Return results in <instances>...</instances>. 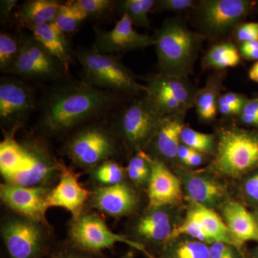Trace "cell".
Listing matches in <instances>:
<instances>
[{
    "mask_svg": "<svg viewBox=\"0 0 258 258\" xmlns=\"http://www.w3.org/2000/svg\"><path fill=\"white\" fill-rule=\"evenodd\" d=\"M118 95L81 80L64 78L54 83L42 97L39 129L48 137L74 132L113 111L119 102Z\"/></svg>",
    "mask_w": 258,
    "mask_h": 258,
    "instance_id": "cell-1",
    "label": "cell"
},
{
    "mask_svg": "<svg viewBox=\"0 0 258 258\" xmlns=\"http://www.w3.org/2000/svg\"><path fill=\"white\" fill-rule=\"evenodd\" d=\"M154 38L159 73L189 77L205 38L181 16L166 19Z\"/></svg>",
    "mask_w": 258,
    "mask_h": 258,
    "instance_id": "cell-2",
    "label": "cell"
},
{
    "mask_svg": "<svg viewBox=\"0 0 258 258\" xmlns=\"http://www.w3.org/2000/svg\"><path fill=\"white\" fill-rule=\"evenodd\" d=\"M216 152L210 169L217 175L240 179L258 169V130L235 124L217 128Z\"/></svg>",
    "mask_w": 258,
    "mask_h": 258,
    "instance_id": "cell-3",
    "label": "cell"
},
{
    "mask_svg": "<svg viewBox=\"0 0 258 258\" xmlns=\"http://www.w3.org/2000/svg\"><path fill=\"white\" fill-rule=\"evenodd\" d=\"M81 66V81L93 87L117 94L144 95L145 84L114 54L101 53L94 47H80L75 52Z\"/></svg>",
    "mask_w": 258,
    "mask_h": 258,
    "instance_id": "cell-4",
    "label": "cell"
},
{
    "mask_svg": "<svg viewBox=\"0 0 258 258\" xmlns=\"http://www.w3.org/2000/svg\"><path fill=\"white\" fill-rule=\"evenodd\" d=\"M255 10L251 0H201L191 10V20L204 38L221 42Z\"/></svg>",
    "mask_w": 258,
    "mask_h": 258,
    "instance_id": "cell-5",
    "label": "cell"
},
{
    "mask_svg": "<svg viewBox=\"0 0 258 258\" xmlns=\"http://www.w3.org/2000/svg\"><path fill=\"white\" fill-rule=\"evenodd\" d=\"M118 141L111 126L95 120L75 130L63 150L75 165L89 171L113 159L118 152Z\"/></svg>",
    "mask_w": 258,
    "mask_h": 258,
    "instance_id": "cell-6",
    "label": "cell"
},
{
    "mask_svg": "<svg viewBox=\"0 0 258 258\" xmlns=\"http://www.w3.org/2000/svg\"><path fill=\"white\" fill-rule=\"evenodd\" d=\"M161 118L144 94L121 108L110 126L128 150L137 153L147 148Z\"/></svg>",
    "mask_w": 258,
    "mask_h": 258,
    "instance_id": "cell-7",
    "label": "cell"
},
{
    "mask_svg": "<svg viewBox=\"0 0 258 258\" xmlns=\"http://www.w3.org/2000/svg\"><path fill=\"white\" fill-rule=\"evenodd\" d=\"M147 92L144 94L161 117L186 115L194 106L197 89L189 77H180L159 73L146 80Z\"/></svg>",
    "mask_w": 258,
    "mask_h": 258,
    "instance_id": "cell-8",
    "label": "cell"
},
{
    "mask_svg": "<svg viewBox=\"0 0 258 258\" xmlns=\"http://www.w3.org/2000/svg\"><path fill=\"white\" fill-rule=\"evenodd\" d=\"M68 235L74 248L88 253H98L122 242L144 252L149 258H154L146 250L143 244L115 233L101 217L93 212L84 211L79 217H72Z\"/></svg>",
    "mask_w": 258,
    "mask_h": 258,
    "instance_id": "cell-9",
    "label": "cell"
},
{
    "mask_svg": "<svg viewBox=\"0 0 258 258\" xmlns=\"http://www.w3.org/2000/svg\"><path fill=\"white\" fill-rule=\"evenodd\" d=\"M21 50L8 74L29 81H56L67 77L63 64L50 53L33 35L21 34Z\"/></svg>",
    "mask_w": 258,
    "mask_h": 258,
    "instance_id": "cell-10",
    "label": "cell"
},
{
    "mask_svg": "<svg viewBox=\"0 0 258 258\" xmlns=\"http://www.w3.org/2000/svg\"><path fill=\"white\" fill-rule=\"evenodd\" d=\"M48 226L14 214L2 222L1 235L10 258H40Z\"/></svg>",
    "mask_w": 258,
    "mask_h": 258,
    "instance_id": "cell-11",
    "label": "cell"
},
{
    "mask_svg": "<svg viewBox=\"0 0 258 258\" xmlns=\"http://www.w3.org/2000/svg\"><path fill=\"white\" fill-rule=\"evenodd\" d=\"M37 108L33 88L15 77L0 81V122L4 132L16 133Z\"/></svg>",
    "mask_w": 258,
    "mask_h": 258,
    "instance_id": "cell-12",
    "label": "cell"
},
{
    "mask_svg": "<svg viewBox=\"0 0 258 258\" xmlns=\"http://www.w3.org/2000/svg\"><path fill=\"white\" fill-rule=\"evenodd\" d=\"M22 145L25 157L18 170L5 179V182L21 186H49L54 176L59 177L63 163L57 161L48 148L38 139H27Z\"/></svg>",
    "mask_w": 258,
    "mask_h": 258,
    "instance_id": "cell-13",
    "label": "cell"
},
{
    "mask_svg": "<svg viewBox=\"0 0 258 258\" xmlns=\"http://www.w3.org/2000/svg\"><path fill=\"white\" fill-rule=\"evenodd\" d=\"M51 189L48 186H21L5 182L0 186V198L14 214L49 227L46 212L50 208L47 199Z\"/></svg>",
    "mask_w": 258,
    "mask_h": 258,
    "instance_id": "cell-14",
    "label": "cell"
},
{
    "mask_svg": "<svg viewBox=\"0 0 258 258\" xmlns=\"http://www.w3.org/2000/svg\"><path fill=\"white\" fill-rule=\"evenodd\" d=\"M176 171L184 193L191 201L212 210L221 209L228 201L225 185L210 169L194 171L181 167Z\"/></svg>",
    "mask_w": 258,
    "mask_h": 258,
    "instance_id": "cell-15",
    "label": "cell"
},
{
    "mask_svg": "<svg viewBox=\"0 0 258 258\" xmlns=\"http://www.w3.org/2000/svg\"><path fill=\"white\" fill-rule=\"evenodd\" d=\"M152 45H154V37L136 31L127 15L122 14L112 30L95 29V42L92 47L101 53L114 54Z\"/></svg>",
    "mask_w": 258,
    "mask_h": 258,
    "instance_id": "cell-16",
    "label": "cell"
},
{
    "mask_svg": "<svg viewBox=\"0 0 258 258\" xmlns=\"http://www.w3.org/2000/svg\"><path fill=\"white\" fill-rule=\"evenodd\" d=\"M139 197L126 181L111 186H98L91 193L90 208L119 219L133 213L139 205Z\"/></svg>",
    "mask_w": 258,
    "mask_h": 258,
    "instance_id": "cell-17",
    "label": "cell"
},
{
    "mask_svg": "<svg viewBox=\"0 0 258 258\" xmlns=\"http://www.w3.org/2000/svg\"><path fill=\"white\" fill-rule=\"evenodd\" d=\"M151 162L152 174L147 186L148 208L179 205L182 202L184 192L181 180L163 161L152 158Z\"/></svg>",
    "mask_w": 258,
    "mask_h": 258,
    "instance_id": "cell-18",
    "label": "cell"
},
{
    "mask_svg": "<svg viewBox=\"0 0 258 258\" xmlns=\"http://www.w3.org/2000/svg\"><path fill=\"white\" fill-rule=\"evenodd\" d=\"M92 191L81 186L79 175L71 168L62 164L58 182L51 189L47 203L49 208H62L71 212L73 218L79 217L84 212Z\"/></svg>",
    "mask_w": 258,
    "mask_h": 258,
    "instance_id": "cell-19",
    "label": "cell"
},
{
    "mask_svg": "<svg viewBox=\"0 0 258 258\" xmlns=\"http://www.w3.org/2000/svg\"><path fill=\"white\" fill-rule=\"evenodd\" d=\"M186 115L163 117L157 130L144 152L164 164L177 161V152L181 144V134L185 126Z\"/></svg>",
    "mask_w": 258,
    "mask_h": 258,
    "instance_id": "cell-20",
    "label": "cell"
},
{
    "mask_svg": "<svg viewBox=\"0 0 258 258\" xmlns=\"http://www.w3.org/2000/svg\"><path fill=\"white\" fill-rule=\"evenodd\" d=\"M170 208H148L147 211L136 220L132 231L139 243L167 244L175 227Z\"/></svg>",
    "mask_w": 258,
    "mask_h": 258,
    "instance_id": "cell-21",
    "label": "cell"
},
{
    "mask_svg": "<svg viewBox=\"0 0 258 258\" xmlns=\"http://www.w3.org/2000/svg\"><path fill=\"white\" fill-rule=\"evenodd\" d=\"M221 210L224 221L239 248L248 241L258 242V224L252 212L242 204L230 200L224 204Z\"/></svg>",
    "mask_w": 258,
    "mask_h": 258,
    "instance_id": "cell-22",
    "label": "cell"
},
{
    "mask_svg": "<svg viewBox=\"0 0 258 258\" xmlns=\"http://www.w3.org/2000/svg\"><path fill=\"white\" fill-rule=\"evenodd\" d=\"M225 77L224 71L214 72L209 76L205 86L197 91L194 106L199 120L203 123H211L216 118Z\"/></svg>",
    "mask_w": 258,
    "mask_h": 258,
    "instance_id": "cell-23",
    "label": "cell"
},
{
    "mask_svg": "<svg viewBox=\"0 0 258 258\" xmlns=\"http://www.w3.org/2000/svg\"><path fill=\"white\" fill-rule=\"evenodd\" d=\"M188 200L189 207L186 217L198 222L204 232L210 237L212 243L215 242H225L240 249L225 221L218 214L212 209L195 203L189 199Z\"/></svg>",
    "mask_w": 258,
    "mask_h": 258,
    "instance_id": "cell-24",
    "label": "cell"
},
{
    "mask_svg": "<svg viewBox=\"0 0 258 258\" xmlns=\"http://www.w3.org/2000/svg\"><path fill=\"white\" fill-rule=\"evenodd\" d=\"M62 4L57 0H29L19 6L13 16L18 25L31 31L40 25L53 23Z\"/></svg>",
    "mask_w": 258,
    "mask_h": 258,
    "instance_id": "cell-25",
    "label": "cell"
},
{
    "mask_svg": "<svg viewBox=\"0 0 258 258\" xmlns=\"http://www.w3.org/2000/svg\"><path fill=\"white\" fill-rule=\"evenodd\" d=\"M31 31L32 35L55 56L69 72L70 64L72 62V50L67 35L61 32L53 23L40 25L32 29Z\"/></svg>",
    "mask_w": 258,
    "mask_h": 258,
    "instance_id": "cell-26",
    "label": "cell"
},
{
    "mask_svg": "<svg viewBox=\"0 0 258 258\" xmlns=\"http://www.w3.org/2000/svg\"><path fill=\"white\" fill-rule=\"evenodd\" d=\"M242 62L238 46L233 41L224 40L212 45L202 59L203 70L224 71Z\"/></svg>",
    "mask_w": 258,
    "mask_h": 258,
    "instance_id": "cell-27",
    "label": "cell"
},
{
    "mask_svg": "<svg viewBox=\"0 0 258 258\" xmlns=\"http://www.w3.org/2000/svg\"><path fill=\"white\" fill-rule=\"evenodd\" d=\"M4 140L0 144V168L4 179L18 170L25 159V149L15 139V133L4 132Z\"/></svg>",
    "mask_w": 258,
    "mask_h": 258,
    "instance_id": "cell-28",
    "label": "cell"
},
{
    "mask_svg": "<svg viewBox=\"0 0 258 258\" xmlns=\"http://www.w3.org/2000/svg\"><path fill=\"white\" fill-rule=\"evenodd\" d=\"M152 158L143 150L131 158L125 167L126 177L137 187L148 186L152 174Z\"/></svg>",
    "mask_w": 258,
    "mask_h": 258,
    "instance_id": "cell-29",
    "label": "cell"
},
{
    "mask_svg": "<svg viewBox=\"0 0 258 258\" xmlns=\"http://www.w3.org/2000/svg\"><path fill=\"white\" fill-rule=\"evenodd\" d=\"M91 179L98 186H111L126 179L125 168L113 159H108L90 169Z\"/></svg>",
    "mask_w": 258,
    "mask_h": 258,
    "instance_id": "cell-30",
    "label": "cell"
},
{
    "mask_svg": "<svg viewBox=\"0 0 258 258\" xmlns=\"http://www.w3.org/2000/svg\"><path fill=\"white\" fill-rule=\"evenodd\" d=\"M155 0H124L117 2L123 14H126L133 25L150 28L149 14L152 13Z\"/></svg>",
    "mask_w": 258,
    "mask_h": 258,
    "instance_id": "cell-31",
    "label": "cell"
},
{
    "mask_svg": "<svg viewBox=\"0 0 258 258\" xmlns=\"http://www.w3.org/2000/svg\"><path fill=\"white\" fill-rule=\"evenodd\" d=\"M86 17L71 1L61 5L53 23L66 35H72L79 30Z\"/></svg>",
    "mask_w": 258,
    "mask_h": 258,
    "instance_id": "cell-32",
    "label": "cell"
},
{
    "mask_svg": "<svg viewBox=\"0 0 258 258\" xmlns=\"http://www.w3.org/2000/svg\"><path fill=\"white\" fill-rule=\"evenodd\" d=\"M181 143L206 155H215L217 137L215 134L202 133L185 125L181 134Z\"/></svg>",
    "mask_w": 258,
    "mask_h": 258,
    "instance_id": "cell-33",
    "label": "cell"
},
{
    "mask_svg": "<svg viewBox=\"0 0 258 258\" xmlns=\"http://www.w3.org/2000/svg\"><path fill=\"white\" fill-rule=\"evenodd\" d=\"M169 244L171 245L167 249V258H210L208 244L195 239Z\"/></svg>",
    "mask_w": 258,
    "mask_h": 258,
    "instance_id": "cell-34",
    "label": "cell"
},
{
    "mask_svg": "<svg viewBox=\"0 0 258 258\" xmlns=\"http://www.w3.org/2000/svg\"><path fill=\"white\" fill-rule=\"evenodd\" d=\"M21 50L20 36H15L8 32L0 34V71L8 74L13 67Z\"/></svg>",
    "mask_w": 258,
    "mask_h": 258,
    "instance_id": "cell-35",
    "label": "cell"
},
{
    "mask_svg": "<svg viewBox=\"0 0 258 258\" xmlns=\"http://www.w3.org/2000/svg\"><path fill=\"white\" fill-rule=\"evenodd\" d=\"M71 3L79 8L88 18H101L114 9L116 1L111 0H72Z\"/></svg>",
    "mask_w": 258,
    "mask_h": 258,
    "instance_id": "cell-36",
    "label": "cell"
},
{
    "mask_svg": "<svg viewBox=\"0 0 258 258\" xmlns=\"http://www.w3.org/2000/svg\"><path fill=\"white\" fill-rule=\"evenodd\" d=\"M240 191L246 205L253 210L258 209V169L242 178Z\"/></svg>",
    "mask_w": 258,
    "mask_h": 258,
    "instance_id": "cell-37",
    "label": "cell"
},
{
    "mask_svg": "<svg viewBox=\"0 0 258 258\" xmlns=\"http://www.w3.org/2000/svg\"><path fill=\"white\" fill-rule=\"evenodd\" d=\"M198 2L195 0H158L156 1L152 13H183L192 10Z\"/></svg>",
    "mask_w": 258,
    "mask_h": 258,
    "instance_id": "cell-38",
    "label": "cell"
},
{
    "mask_svg": "<svg viewBox=\"0 0 258 258\" xmlns=\"http://www.w3.org/2000/svg\"><path fill=\"white\" fill-rule=\"evenodd\" d=\"M231 37L238 45L244 42L258 41V22L240 24Z\"/></svg>",
    "mask_w": 258,
    "mask_h": 258,
    "instance_id": "cell-39",
    "label": "cell"
},
{
    "mask_svg": "<svg viewBox=\"0 0 258 258\" xmlns=\"http://www.w3.org/2000/svg\"><path fill=\"white\" fill-rule=\"evenodd\" d=\"M241 124L258 130V98L249 99L238 116Z\"/></svg>",
    "mask_w": 258,
    "mask_h": 258,
    "instance_id": "cell-40",
    "label": "cell"
},
{
    "mask_svg": "<svg viewBox=\"0 0 258 258\" xmlns=\"http://www.w3.org/2000/svg\"><path fill=\"white\" fill-rule=\"evenodd\" d=\"M237 46L242 58L255 62L258 60V41L244 42Z\"/></svg>",
    "mask_w": 258,
    "mask_h": 258,
    "instance_id": "cell-41",
    "label": "cell"
},
{
    "mask_svg": "<svg viewBox=\"0 0 258 258\" xmlns=\"http://www.w3.org/2000/svg\"><path fill=\"white\" fill-rule=\"evenodd\" d=\"M249 98L245 94L235 92L222 93L219 98V105H245Z\"/></svg>",
    "mask_w": 258,
    "mask_h": 258,
    "instance_id": "cell-42",
    "label": "cell"
},
{
    "mask_svg": "<svg viewBox=\"0 0 258 258\" xmlns=\"http://www.w3.org/2000/svg\"><path fill=\"white\" fill-rule=\"evenodd\" d=\"M18 1L17 0H1L0 2V17H1V21L5 23L8 21L10 17L13 14V10L16 5H18Z\"/></svg>",
    "mask_w": 258,
    "mask_h": 258,
    "instance_id": "cell-43",
    "label": "cell"
},
{
    "mask_svg": "<svg viewBox=\"0 0 258 258\" xmlns=\"http://www.w3.org/2000/svg\"><path fill=\"white\" fill-rule=\"evenodd\" d=\"M207 156L208 155L203 154V153L195 151L193 154L188 158L187 160L185 161L183 165L187 166V167H198L205 162Z\"/></svg>",
    "mask_w": 258,
    "mask_h": 258,
    "instance_id": "cell-44",
    "label": "cell"
},
{
    "mask_svg": "<svg viewBox=\"0 0 258 258\" xmlns=\"http://www.w3.org/2000/svg\"><path fill=\"white\" fill-rule=\"evenodd\" d=\"M195 150L188 147L184 144H180L179 149L177 152V161L181 164H184L185 161L187 160L188 158L193 154Z\"/></svg>",
    "mask_w": 258,
    "mask_h": 258,
    "instance_id": "cell-45",
    "label": "cell"
},
{
    "mask_svg": "<svg viewBox=\"0 0 258 258\" xmlns=\"http://www.w3.org/2000/svg\"><path fill=\"white\" fill-rule=\"evenodd\" d=\"M56 258H91L82 252H78L76 251H67L62 252L56 257Z\"/></svg>",
    "mask_w": 258,
    "mask_h": 258,
    "instance_id": "cell-46",
    "label": "cell"
},
{
    "mask_svg": "<svg viewBox=\"0 0 258 258\" xmlns=\"http://www.w3.org/2000/svg\"><path fill=\"white\" fill-rule=\"evenodd\" d=\"M248 76L251 81L258 83V60L249 70Z\"/></svg>",
    "mask_w": 258,
    "mask_h": 258,
    "instance_id": "cell-47",
    "label": "cell"
},
{
    "mask_svg": "<svg viewBox=\"0 0 258 258\" xmlns=\"http://www.w3.org/2000/svg\"><path fill=\"white\" fill-rule=\"evenodd\" d=\"M217 258H239V255L238 253H237V251H236V252H233V253L227 254V255H224L222 256V257Z\"/></svg>",
    "mask_w": 258,
    "mask_h": 258,
    "instance_id": "cell-48",
    "label": "cell"
},
{
    "mask_svg": "<svg viewBox=\"0 0 258 258\" xmlns=\"http://www.w3.org/2000/svg\"><path fill=\"white\" fill-rule=\"evenodd\" d=\"M252 214H253L254 218H255L256 221H257L258 224V209H254Z\"/></svg>",
    "mask_w": 258,
    "mask_h": 258,
    "instance_id": "cell-49",
    "label": "cell"
},
{
    "mask_svg": "<svg viewBox=\"0 0 258 258\" xmlns=\"http://www.w3.org/2000/svg\"><path fill=\"white\" fill-rule=\"evenodd\" d=\"M252 258H258V247H256L253 251V256Z\"/></svg>",
    "mask_w": 258,
    "mask_h": 258,
    "instance_id": "cell-50",
    "label": "cell"
},
{
    "mask_svg": "<svg viewBox=\"0 0 258 258\" xmlns=\"http://www.w3.org/2000/svg\"><path fill=\"white\" fill-rule=\"evenodd\" d=\"M123 258H134V254L132 252H128Z\"/></svg>",
    "mask_w": 258,
    "mask_h": 258,
    "instance_id": "cell-51",
    "label": "cell"
},
{
    "mask_svg": "<svg viewBox=\"0 0 258 258\" xmlns=\"http://www.w3.org/2000/svg\"><path fill=\"white\" fill-rule=\"evenodd\" d=\"M256 10L258 11V1H256Z\"/></svg>",
    "mask_w": 258,
    "mask_h": 258,
    "instance_id": "cell-52",
    "label": "cell"
},
{
    "mask_svg": "<svg viewBox=\"0 0 258 258\" xmlns=\"http://www.w3.org/2000/svg\"><path fill=\"white\" fill-rule=\"evenodd\" d=\"M257 98H258V97H257Z\"/></svg>",
    "mask_w": 258,
    "mask_h": 258,
    "instance_id": "cell-53",
    "label": "cell"
}]
</instances>
